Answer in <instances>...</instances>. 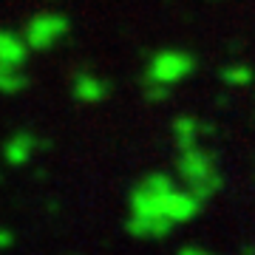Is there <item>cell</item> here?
I'll list each match as a JSON object with an SVG mask.
<instances>
[{
    "instance_id": "1",
    "label": "cell",
    "mask_w": 255,
    "mask_h": 255,
    "mask_svg": "<svg viewBox=\"0 0 255 255\" xmlns=\"http://www.w3.org/2000/svg\"><path fill=\"white\" fill-rule=\"evenodd\" d=\"M179 179L190 193H196L201 201H207L210 196H216L221 190V173L216 170V162L207 150L201 147H190L179 153Z\"/></svg>"
},
{
    "instance_id": "2",
    "label": "cell",
    "mask_w": 255,
    "mask_h": 255,
    "mask_svg": "<svg viewBox=\"0 0 255 255\" xmlns=\"http://www.w3.org/2000/svg\"><path fill=\"white\" fill-rule=\"evenodd\" d=\"M196 71V57L182 48H164L150 57V63L145 68V82H159V85H176L184 77H190Z\"/></svg>"
},
{
    "instance_id": "3",
    "label": "cell",
    "mask_w": 255,
    "mask_h": 255,
    "mask_svg": "<svg viewBox=\"0 0 255 255\" xmlns=\"http://www.w3.org/2000/svg\"><path fill=\"white\" fill-rule=\"evenodd\" d=\"M68 34V17L65 14H54V11H43L26 23V43L31 51H48L57 40H63Z\"/></svg>"
},
{
    "instance_id": "4",
    "label": "cell",
    "mask_w": 255,
    "mask_h": 255,
    "mask_svg": "<svg viewBox=\"0 0 255 255\" xmlns=\"http://www.w3.org/2000/svg\"><path fill=\"white\" fill-rule=\"evenodd\" d=\"M108 82L100 80L97 74L91 71H77L74 74V82H71V94H74V100H80V102H100L108 97Z\"/></svg>"
},
{
    "instance_id": "5",
    "label": "cell",
    "mask_w": 255,
    "mask_h": 255,
    "mask_svg": "<svg viewBox=\"0 0 255 255\" xmlns=\"http://www.w3.org/2000/svg\"><path fill=\"white\" fill-rule=\"evenodd\" d=\"M37 147H40V139H37L34 133L17 130V133H11V136L6 139V145H3V159L17 167V164H26L28 159H31V153H34Z\"/></svg>"
},
{
    "instance_id": "6",
    "label": "cell",
    "mask_w": 255,
    "mask_h": 255,
    "mask_svg": "<svg viewBox=\"0 0 255 255\" xmlns=\"http://www.w3.org/2000/svg\"><path fill=\"white\" fill-rule=\"evenodd\" d=\"M28 57V43L26 37L14 34L9 28H0V65H14V68H23Z\"/></svg>"
},
{
    "instance_id": "7",
    "label": "cell",
    "mask_w": 255,
    "mask_h": 255,
    "mask_svg": "<svg viewBox=\"0 0 255 255\" xmlns=\"http://www.w3.org/2000/svg\"><path fill=\"white\" fill-rule=\"evenodd\" d=\"M210 125H201L199 119L193 117H179L173 122V133H176V147L179 153L182 150H190V147H199V133H207Z\"/></svg>"
},
{
    "instance_id": "8",
    "label": "cell",
    "mask_w": 255,
    "mask_h": 255,
    "mask_svg": "<svg viewBox=\"0 0 255 255\" xmlns=\"http://www.w3.org/2000/svg\"><path fill=\"white\" fill-rule=\"evenodd\" d=\"M26 88V77L14 65H0V94H20Z\"/></svg>"
},
{
    "instance_id": "9",
    "label": "cell",
    "mask_w": 255,
    "mask_h": 255,
    "mask_svg": "<svg viewBox=\"0 0 255 255\" xmlns=\"http://www.w3.org/2000/svg\"><path fill=\"white\" fill-rule=\"evenodd\" d=\"M221 80L227 85H250L253 82V68L250 65H227V68H221Z\"/></svg>"
},
{
    "instance_id": "10",
    "label": "cell",
    "mask_w": 255,
    "mask_h": 255,
    "mask_svg": "<svg viewBox=\"0 0 255 255\" xmlns=\"http://www.w3.org/2000/svg\"><path fill=\"white\" fill-rule=\"evenodd\" d=\"M167 85H159V82H145V97L147 100H167Z\"/></svg>"
},
{
    "instance_id": "11",
    "label": "cell",
    "mask_w": 255,
    "mask_h": 255,
    "mask_svg": "<svg viewBox=\"0 0 255 255\" xmlns=\"http://www.w3.org/2000/svg\"><path fill=\"white\" fill-rule=\"evenodd\" d=\"M14 244V233L9 227H0V250H11Z\"/></svg>"
},
{
    "instance_id": "12",
    "label": "cell",
    "mask_w": 255,
    "mask_h": 255,
    "mask_svg": "<svg viewBox=\"0 0 255 255\" xmlns=\"http://www.w3.org/2000/svg\"><path fill=\"white\" fill-rule=\"evenodd\" d=\"M179 255H213V253L201 250V247H182V250H179Z\"/></svg>"
}]
</instances>
